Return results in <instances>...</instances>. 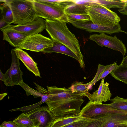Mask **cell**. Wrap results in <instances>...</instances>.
<instances>
[{
  "label": "cell",
  "mask_w": 127,
  "mask_h": 127,
  "mask_svg": "<svg viewBox=\"0 0 127 127\" xmlns=\"http://www.w3.org/2000/svg\"><path fill=\"white\" fill-rule=\"evenodd\" d=\"M9 25L3 19L0 18V29H3L7 27Z\"/></svg>",
  "instance_id": "cell-34"
},
{
  "label": "cell",
  "mask_w": 127,
  "mask_h": 127,
  "mask_svg": "<svg viewBox=\"0 0 127 127\" xmlns=\"http://www.w3.org/2000/svg\"><path fill=\"white\" fill-rule=\"evenodd\" d=\"M118 11L121 13L127 15V2H125L123 7L119 9Z\"/></svg>",
  "instance_id": "cell-33"
},
{
  "label": "cell",
  "mask_w": 127,
  "mask_h": 127,
  "mask_svg": "<svg viewBox=\"0 0 127 127\" xmlns=\"http://www.w3.org/2000/svg\"><path fill=\"white\" fill-rule=\"evenodd\" d=\"M11 65L4 73L5 80L4 83L7 86L18 85L19 83L23 81V73L20 68V60L14 49L11 50Z\"/></svg>",
  "instance_id": "cell-7"
},
{
  "label": "cell",
  "mask_w": 127,
  "mask_h": 127,
  "mask_svg": "<svg viewBox=\"0 0 127 127\" xmlns=\"http://www.w3.org/2000/svg\"><path fill=\"white\" fill-rule=\"evenodd\" d=\"M0 80L4 82L5 80L4 74L2 72L1 70H0Z\"/></svg>",
  "instance_id": "cell-36"
},
{
  "label": "cell",
  "mask_w": 127,
  "mask_h": 127,
  "mask_svg": "<svg viewBox=\"0 0 127 127\" xmlns=\"http://www.w3.org/2000/svg\"><path fill=\"white\" fill-rule=\"evenodd\" d=\"M120 64L122 66L127 67V56L124 57Z\"/></svg>",
  "instance_id": "cell-35"
},
{
  "label": "cell",
  "mask_w": 127,
  "mask_h": 127,
  "mask_svg": "<svg viewBox=\"0 0 127 127\" xmlns=\"http://www.w3.org/2000/svg\"><path fill=\"white\" fill-rule=\"evenodd\" d=\"M72 24L76 28L85 30L89 32H97L100 34H108L111 35L114 33L122 32L119 23L113 27H104L94 24L90 20L76 22Z\"/></svg>",
  "instance_id": "cell-8"
},
{
  "label": "cell",
  "mask_w": 127,
  "mask_h": 127,
  "mask_svg": "<svg viewBox=\"0 0 127 127\" xmlns=\"http://www.w3.org/2000/svg\"><path fill=\"white\" fill-rule=\"evenodd\" d=\"M13 121L20 127H37L28 114L21 113Z\"/></svg>",
  "instance_id": "cell-26"
},
{
  "label": "cell",
  "mask_w": 127,
  "mask_h": 127,
  "mask_svg": "<svg viewBox=\"0 0 127 127\" xmlns=\"http://www.w3.org/2000/svg\"><path fill=\"white\" fill-rule=\"evenodd\" d=\"M127 127V126H126V127Z\"/></svg>",
  "instance_id": "cell-40"
},
{
  "label": "cell",
  "mask_w": 127,
  "mask_h": 127,
  "mask_svg": "<svg viewBox=\"0 0 127 127\" xmlns=\"http://www.w3.org/2000/svg\"><path fill=\"white\" fill-rule=\"evenodd\" d=\"M49 98V95L48 91L44 94L41 97V100L39 102L32 105L12 109L10 110L9 111L11 112L15 111H20L24 112L23 113L25 114L29 115L40 107L41 105L44 102L45 103L48 100Z\"/></svg>",
  "instance_id": "cell-20"
},
{
  "label": "cell",
  "mask_w": 127,
  "mask_h": 127,
  "mask_svg": "<svg viewBox=\"0 0 127 127\" xmlns=\"http://www.w3.org/2000/svg\"><path fill=\"white\" fill-rule=\"evenodd\" d=\"M122 32H124L127 35V32L122 31Z\"/></svg>",
  "instance_id": "cell-39"
},
{
  "label": "cell",
  "mask_w": 127,
  "mask_h": 127,
  "mask_svg": "<svg viewBox=\"0 0 127 127\" xmlns=\"http://www.w3.org/2000/svg\"><path fill=\"white\" fill-rule=\"evenodd\" d=\"M111 114L100 115L85 127H102L110 117Z\"/></svg>",
  "instance_id": "cell-29"
},
{
  "label": "cell",
  "mask_w": 127,
  "mask_h": 127,
  "mask_svg": "<svg viewBox=\"0 0 127 127\" xmlns=\"http://www.w3.org/2000/svg\"><path fill=\"white\" fill-rule=\"evenodd\" d=\"M83 118L80 114L71 116L57 119L51 127H62L74 122L80 120Z\"/></svg>",
  "instance_id": "cell-27"
},
{
  "label": "cell",
  "mask_w": 127,
  "mask_h": 127,
  "mask_svg": "<svg viewBox=\"0 0 127 127\" xmlns=\"http://www.w3.org/2000/svg\"><path fill=\"white\" fill-rule=\"evenodd\" d=\"M45 29L51 39L64 44L73 52L78 58L81 67L85 64L79 41L69 30L66 22L57 20H45Z\"/></svg>",
  "instance_id": "cell-2"
},
{
  "label": "cell",
  "mask_w": 127,
  "mask_h": 127,
  "mask_svg": "<svg viewBox=\"0 0 127 127\" xmlns=\"http://www.w3.org/2000/svg\"><path fill=\"white\" fill-rule=\"evenodd\" d=\"M0 18L3 19L9 25L13 23V17L12 10L7 0L1 4Z\"/></svg>",
  "instance_id": "cell-22"
},
{
  "label": "cell",
  "mask_w": 127,
  "mask_h": 127,
  "mask_svg": "<svg viewBox=\"0 0 127 127\" xmlns=\"http://www.w3.org/2000/svg\"><path fill=\"white\" fill-rule=\"evenodd\" d=\"M3 33V40L12 46L17 48L29 36L14 30L5 28L1 30Z\"/></svg>",
  "instance_id": "cell-12"
},
{
  "label": "cell",
  "mask_w": 127,
  "mask_h": 127,
  "mask_svg": "<svg viewBox=\"0 0 127 127\" xmlns=\"http://www.w3.org/2000/svg\"><path fill=\"white\" fill-rule=\"evenodd\" d=\"M110 74L116 80L127 84V67L120 64Z\"/></svg>",
  "instance_id": "cell-24"
},
{
  "label": "cell",
  "mask_w": 127,
  "mask_h": 127,
  "mask_svg": "<svg viewBox=\"0 0 127 127\" xmlns=\"http://www.w3.org/2000/svg\"><path fill=\"white\" fill-rule=\"evenodd\" d=\"M52 40L53 41V46L45 49L42 52L43 53H60L70 57L79 62V59L76 55L67 46L59 42Z\"/></svg>",
  "instance_id": "cell-15"
},
{
  "label": "cell",
  "mask_w": 127,
  "mask_h": 127,
  "mask_svg": "<svg viewBox=\"0 0 127 127\" xmlns=\"http://www.w3.org/2000/svg\"><path fill=\"white\" fill-rule=\"evenodd\" d=\"M84 6L87 9L101 14L116 23H119L120 21V17L116 13L100 4L89 3Z\"/></svg>",
  "instance_id": "cell-14"
},
{
  "label": "cell",
  "mask_w": 127,
  "mask_h": 127,
  "mask_svg": "<svg viewBox=\"0 0 127 127\" xmlns=\"http://www.w3.org/2000/svg\"><path fill=\"white\" fill-rule=\"evenodd\" d=\"M29 115L37 127H51L57 120L45 106L41 107Z\"/></svg>",
  "instance_id": "cell-10"
},
{
  "label": "cell",
  "mask_w": 127,
  "mask_h": 127,
  "mask_svg": "<svg viewBox=\"0 0 127 127\" xmlns=\"http://www.w3.org/2000/svg\"><path fill=\"white\" fill-rule=\"evenodd\" d=\"M14 49L17 57L27 69L35 76L41 78L37 64L28 54L20 48H15Z\"/></svg>",
  "instance_id": "cell-13"
},
{
  "label": "cell",
  "mask_w": 127,
  "mask_h": 127,
  "mask_svg": "<svg viewBox=\"0 0 127 127\" xmlns=\"http://www.w3.org/2000/svg\"><path fill=\"white\" fill-rule=\"evenodd\" d=\"M110 100L111 103L107 104L109 106L117 109L127 112V99L116 96Z\"/></svg>",
  "instance_id": "cell-28"
},
{
  "label": "cell",
  "mask_w": 127,
  "mask_h": 127,
  "mask_svg": "<svg viewBox=\"0 0 127 127\" xmlns=\"http://www.w3.org/2000/svg\"><path fill=\"white\" fill-rule=\"evenodd\" d=\"M7 0L12 12L14 24L31 22L37 17L32 0Z\"/></svg>",
  "instance_id": "cell-4"
},
{
  "label": "cell",
  "mask_w": 127,
  "mask_h": 127,
  "mask_svg": "<svg viewBox=\"0 0 127 127\" xmlns=\"http://www.w3.org/2000/svg\"><path fill=\"white\" fill-rule=\"evenodd\" d=\"M68 22L72 23L78 21L90 20V18L88 14L84 15L66 14Z\"/></svg>",
  "instance_id": "cell-30"
},
{
  "label": "cell",
  "mask_w": 127,
  "mask_h": 127,
  "mask_svg": "<svg viewBox=\"0 0 127 127\" xmlns=\"http://www.w3.org/2000/svg\"><path fill=\"white\" fill-rule=\"evenodd\" d=\"M127 121V115L119 114H113L102 127H125L127 126L120 124Z\"/></svg>",
  "instance_id": "cell-21"
},
{
  "label": "cell",
  "mask_w": 127,
  "mask_h": 127,
  "mask_svg": "<svg viewBox=\"0 0 127 127\" xmlns=\"http://www.w3.org/2000/svg\"><path fill=\"white\" fill-rule=\"evenodd\" d=\"M34 83L36 86L35 88L37 90H34L29 86L23 81L19 83L18 85L21 86L25 90L27 95L29 96L31 95H32L35 98L39 97H41L44 94L48 92L47 90L45 89L35 82H34Z\"/></svg>",
  "instance_id": "cell-18"
},
{
  "label": "cell",
  "mask_w": 127,
  "mask_h": 127,
  "mask_svg": "<svg viewBox=\"0 0 127 127\" xmlns=\"http://www.w3.org/2000/svg\"><path fill=\"white\" fill-rule=\"evenodd\" d=\"M45 20L43 19L37 17L31 22L16 25H10L5 28L13 29L30 36L39 33L45 29Z\"/></svg>",
  "instance_id": "cell-9"
},
{
  "label": "cell",
  "mask_w": 127,
  "mask_h": 127,
  "mask_svg": "<svg viewBox=\"0 0 127 127\" xmlns=\"http://www.w3.org/2000/svg\"><path fill=\"white\" fill-rule=\"evenodd\" d=\"M116 62L108 65L106 67L102 72V68L100 65H98L96 75L93 80L90 82V86L91 87L95 85L98 81L103 78H104L118 66Z\"/></svg>",
  "instance_id": "cell-17"
},
{
  "label": "cell",
  "mask_w": 127,
  "mask_h": 127,
  "mask_svg": "<svg viewBox=\"0 0 127 127\" xmlns=\"http://www.w3.org/2000/svg\"><path fill=\"white\" fill-rule=\"evenodd\" d=\"M95 117L91 118H83L78 121L74 122L62 127H85L90 123L94 120Z\"/></svg>",
  "instance_id": "cell-31"
},
{
  "label": "cell",
  "mask_w": 127,
  "mask_h": 127,
  "mask_svg": "<svg viewBox=\"0 0 127 127\" xmlns=\"http://www.w3.org/2000/svg\"><path fill=\"white\" fill-rule=\"evenodd\" d=\"M90 82L83 84L82 82L76 81L73 83L69 88L73 93L88 98L91 94L88 92L90 88Z\"/></svg>",
  "instance_id": "cell-19"
},
{
  "label": "cell",
  "mask_w": 127,
  "mask_h": 127,
  "mask_svg": "<svg viewBox=\"0 0 127 127\" xmlns=\"http://www.w3.org/2000/svg\"><path fill=\"white\" fill-rule=\"evenodd\" d=\"M0 127H20L13 121H4L0 125Z\"/></svg>",
  "instance_id": "cell-32"
},
{
  "label": "cell",
  "mask_w": 127,
  "mask_h": 127,
  "mask_svg": "<svg viewBox=\"0 0 127 127\" xmlns=\"http://www.w3.org/2000/svg\"><path fill=\"white\" fill-rule=\"evenodd\" d=\"M89 2L100 4L108 9L111 8H121L125 3L123 0H90Z\"/></svg>",
  "instance_id": "cell-25"
},
{
  "label": "cell",
  "mask_w": 127,
  "mask_h": 127,
  "mask_svg": "<svg viewBox=\"0 0 127 127\" xmlns=\"http://www.w3.org/2000/svg\"><path fill=\"white\" fill-rule=\"evenodd\" d=\"M120 124L123 125L127 126V121L123 122L122 123Z\"/></svg>",
  "instance_id": "cell-38"
},
{
  "label": "cell",
  "mask_w": 127,
  "mask_h": 127,
  "mask_svg": "<svg viewBox=\"0 0 127 127\" xmlns=\"http://www.w3.org/2000/svg\"><path fill=\"white\" fill-rule=\"evenodd\" d=\"M32 1L37 17L45 20H57L68 23L64 10L70 0L53 3L41 2L36 0Z\"/></svg>",
  "instance_id": "cell-3"
},
{
  "label": "cell",
  "mask_w": 127,
  "mask_h": 127,
  "mask_svg": "<svg viewBox=\"0 0 127 127\" xmlns=\"http://www.w3.org/2000/svg\"><path fill=\"white\" fill-rule=\"evenodd\" d=\"M104 78L102 79L98 89L88 97L91 102L101 103L110 100L112 95L110 90L109 84L105 83Z\"/></svg>",
  "instance_id": "cell-11"
},
{
  "label": "cell",
  "mask_w": 127,
  "mask_h": 127,
  "mask_svg": "<svg viewBox=\"0 0 127 127\" xmlns=\"http://www.w3.org/2000/svg\"><path fill=\"white\" fill-rule=\"evenodd\" d=\"M47 87L49 98L45 103L57 119L80 114L81 107L84 101L83 96L73 93L69 88Z\"/></svg>",
  "instance_id": "cell-1"
},
{
  "label": "cell",
  "mask_w": 127,
  "mask_h": 127,
  "mask_svg": "<svg viewBox=\"0 0 127 127\" xmlns=\"http://www.w3.org/2000/svg\"><path fill=\"white\" fill-rule=\"evenodd\" d=\"M101 47H105L115 51H119L124 57L127 52L126 46L122 41L116 35L110 36L105 34L90 35L89 38Z\"/></svg>",
  "instance_id": "cell-6"
},
{
  "label": "cell",
  "mask_w": 127,
  "mask_h": 127,
  "mask_svg": "<svg viewBox=\"0 0 127 127\" xmlns=\"http://www.w3.org/2000/svg\"><path fill=\"white\" fill-rule=\"evenodd\" d=\"M7 94V93L0 94V100H2Z\"/></svg>",
  "instance_id": "cell-37"
},
{
  "label": "cell",
  "mask_w": 127,
  "mask_h": 127,
  "mask_svg": "<svg viewBox=\"0 0 127 127\" xmlns=\"http://www.w3.org/2000/svg\"><path fill=\"white\" fill-rule=\"evenodd\" d=\"M86 11L89 15L90 20L94 24L105 27H113L116 23L108 18L98 13L90 11L86 8Z\"/></svg>",
  "instance_id": "cell-16"
},
{
  "label": "cell",
  "mask_w": 127,
  "mask_h": 127,
  "mask_svg": "<svg viewBox=\"0 0 127 127\" xmlns=\"http://www.w3.org/2000/svg\"><path fill=\"white\" fill-rule=\"evenodd\" d=\"M53 43L51 39L38 33L28 37L17 48L33 52H42L45 49L52 46Z\"/></svg>",
  "instance_id": "cell-5"
},
{
  "label": "cell",
  "mask_w": 127,
  "mask_h": 127,
  "mask_svg": "<svg viewBox=\"0 0 127 127\" xmlns=\"http://www.w3.org/2000/svg\"><path fill=\"white\" fill-rule=\"evenodd\" d=\"M86 9L84 5L76 3L71 0L70 3L65 7L64 11L65 14H87Z\"/></svg>",
  "instance_id": "cell-23"
}]
</instances>
